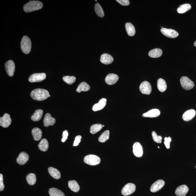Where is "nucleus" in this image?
<instances>
[{
  "instance_id": "49530a36",
  "label": "nucleus",
  "mask_w": 196,
  "mask_h": 196,
  "mask_svg": "<svg viewBox=\"0 0 196 196\" xmlns=\"http://www.w3.org/2000/svg\"><path fill=\"white\" fill-rule=\"evenodd\" d=\"M158 148H160V147L158 146Z\"/></svg>"
},
{
  "instance_id": "72a5a7b5",
  "label": "nucleus",
  "mask_w": 196,
  "mask_h": 196,
  "mask_svg": "<svg viewBox=\"0 0 196 196\" xmlns=\"http://www.w3.org/2000/svg\"><path fill=\"white\" fill-rule=\"evenodd\" d=\"M103 127V125L101 124L93 125L90 128V133L92 134H95L101 130Z\"/></svg>"
},
{
  "instance_id": "ea45409f",
  "label": "nucleus",
  "mask_w": 196,
  "mask_h": 196,
  "mask_svg": "<svg viewBox=\"0 0 196 196\" xmlns=\"http://www.w3.org/2000/svg\"><path fill=\"white\" fill-rule=\"evenodd\" d=\"M164 144L165 145L166 148L168 149H169L170 142L172 141L171 137H168V138L167 137H165L164 138Z\"/></svg>"
},
{
  "instance_id": "c9c22d12",
  "label": "nucleus",
  "mask_w": 196,
  "mask_h": 196,
  "mask_svg": "<svg viewBox=\"0 0 196 196\" xmlns=\"http://www.w3.org/2000/svg\"><path fill=\"white\" fill-rule=\"evenodd\" d=\"M95 9L96 13L98 16L101 17L104 16V13L103 9L99 3L96 4Z\"/></svg>"
},
{
  "instance_id": "79ce46f5",
  "label": "nucleus",
  "mask_w": 196,
  "mask_h": 196,
  "mask_svg": "<svg viewBox=\"0 0 196 196\" xmlns=\"http://www.w3.org/2000/svg\"><path fill=\"white\" fill-rule=\"evenodd\" d=\"M68 132L67 130H66L64 131L63 133H62V142H64L66 141L68 138Z\"/></svg>"
},
{
  "instance_id": "412c9836",
  "label": "nucleus",
  "mask_w": 196,
  "mask_h": 196,
  "mask_svg": "<svg viewBox=\"0 0 196 196\" xmlns=\"http://www.w3.org/2000/svg\"><path fill=\"white\" fill-rule=\"evenodd\" d=\"M160 113L159 110L156 109H152L148 112L143 114L142 117L150 118L156 117L159 116Z\"/></svg>"
},
{
  "instance_id": "f03ea898",
  "label": "nucleus",
  "mask_w": 196,
  "mask_h": 196,
  "mask_svg": "<svg viewBox=\"0 0 196 196\" xmlns=\"http://www.w3.org/2000/svg\"><path fill=\"white\" fill-rule=\"evenodd\" d=\"M43 3L40 1H30L25 4L23 7V9L26 13L31 12L38 10L42 8Z\"/></svg>"
},
{
  "instance_id": "f3484780",
  "label": "nucleus",
  "mask_w": 196,
  "mask_h": 196,
  "mask_svg": "<svg viewBox=\"0 0 196 196\" xmlns=\"http://www.w3.org/2000/svg\"><path fill=\"white\" fill-rule=\"evenodd\" d=\"M189 190V188L187 186L182 185L176 188L175 194L177 196H185Z\"/></svg>"
},
{
  "instance_id": "b1692460",
  "label": "nucleus",
  "mask_w": 196,
  "mask_h": 196,
  "mask_svg": "<svg viewBox=\"0 0 196 196\" xmlns=\"http://www.w3.org/2000/svg\"><path fill=\"white\" fill-rule=\"evenodd\" d=\"M162 54V51L161 49L156 48L150 51L149 55L151 58H158L161 56Z\"/></svg>"
},
{
  "instance_id": "e433bc0d",
  "label": "nucleus",
  "mask_w": 196,
  "mask_h": 196,
  "mask_svg": "<svg viewBox=\"0 0 196 196\" xmlns=\"http://www.w3.org/2000/svg\"><path fill=\"white\" fill-rule=\"evenodd\" d=\"M62 79L64 82L69 85L73 84L76 80V78L74 76H65L62 78Z\"/></svg>"
},
{
  "instance_id": "4468645a",
  "label": "nucleus",
  "mask_w": 196,
  "mask_h": 196,
  "mask_svg": "<svg viewBox=\"0 0 196 196\" xmlns=\"http://www.w3.org/2000/svg\"><path fill=\"white\" fill-rule=\"evenodd\" d=\"M119 79V76L116 74H108L106 76L105 78V81L108 85H112L116 83Z\"/></svg>"
},
{
  "instance_id": "4be33fe9",
  "label": "nucleus",
  "mask_w": 196,
  "mask_h": 196,
  "mask_svg": "<svg viewBox=\"0 0 196 196\" xmlns=\"http://www.w3.org/2000/svg\"><path fill=\"white\" fill-rule=\"evenodd\" d=\"M32 134L35 141H38L42 138V132L40 129L38 127H35L32 130Z\"/></svg>"
},
{
  "instance_id": "a19ab883",
  "label": "nucleus",
  "mask_w": 196,
  "mask_h": 196,
  "mask_svg": "<svg viewBox=\"0 0 196 196\" xmlns=\"http://www.w3.org/2000/svg\"><path fill=\"white\" fill-rule=\"evenodd\" d=\"M5 185L3 184V176L2 174H0V191H2L4 189Z\"/></svg>"
},
{
  "instance_id": "37998d69",
  "label": "nucleus",
  "mask_w": 196,
  "mask_h": 196,
  "mask_svg": "<svg viewBox=\"0 0 196 196\" xmlns=\"http://www.w3.org/2000/svg\"><path fill=\"white\" fill-rule=\"evenodd\" d=\"M116 1L123 6H128L130 4V2L128 0H117Z\"/></svg>"
},
{
  "instance_id": "393cba45",
  "label": "nucleus",
  "mask_w": 196,
  "mask_h": 196,
  "mask_svg": "<svg viewBox=\"0 0 196 196\" xmlns=\"http://www.w3.org/2000/svg\"><path fill=\"white\" fill-rule=\"evenodd\" d=\"M125 28L129 36H134L136 33V30L134 25L132 23H127L125 24Z\"/></svg>"
},
{
  "instance_id": "aec40b11",
  "label": "nucleus",
  "mask_w": 196,
  "mask_h": 196,
  "mask_svg": "<svg viewBox=\"0 0 196 196\" xmlns=\"http://www.w3.org/2000/svg\"><path fill=\"white\" fill-rule=\"evenodd\" d=\"M113 57L109 54H104L101 56L100 62L104 64H111L113 62Z\"/></svg>"
},
{
  "instance_id": "f257e3e1",
  "label": "nucleus",
  "mask_w": 196,
  "mask_h": 196,
  "mask_svg": "<svg viewBox=\"0 0 196 196\" xmlns=\"http://www.w3.org/2000/svg\"><path fill=\"white\" fill-rule=\"evenodd\" d=\"M30 95L33 99L37 101H43L50 97L48 91L40 88L33 90L31 92Z\"/></svg>"
},
{
  "instance_id": "f8f14e48",
  "label": "nucleus",
  "mask_w": 196,
  "mask_h": 196,
  "mask_svg": "<svg viewBox=\"0 0 196 196\" xmlns=\"http://www.w3.org/2000/svg\"><path fill=\"white\" fill-rule=\"evenodd\" d=\"M165 182L162 179L158 180L152 184L150 187V191L152 193H155L164 187Z\"/></svg>"
},
{
  "instance_id": "7c9ffc66",
  "label": "nucleus",
  "mask_w": 196,
  "mask_h": 196,
  "mask_svg": "<svg viewBox=\"0 0 196 196\" xmlns=\"http://www.w3.org/2000/svg\"><path fill=\"white\" fill-rule=\"evenodd\" d=\"M49 193L50 196H65L63 192L56 188H51L49 190Z\"/></svg>"
},
{
  "instance_id": "ddd939ff",
  "label": "nucleus",
  "mask_w": 196,
  "mask_h": 196,
  "mask_svg": "<svg viewBox=\"0 0 196 196\" xmlns=\"http://www.w3.org/2000/svg\"><path fill=\"white\" fill-rule=\"evenodd\" d=\"M133 152L134 155L137 157H141L143 154L142 147L138 142H136L133 145Z\"/></svg>"
},
{
  "instance_id": "c03bdc74",
  "label": "nucleus",
  "mask_w": 196,
  "mask_h": 196,
  "mask_svg": "<svg viewBox=\"0 0 196 196\" xmlns=\"http://www.w3.org/2000/svg\"><path fill=\"white\" fill-rule=\"evenodd\" d=\"M194 46L196 47V40L195 41L194 43Z\"/></svg>"
},
{
  "instance_id": "6ab92c4d",
  "label": "nucleus",
  "mask_w": 196,
  "mask_h": 196,
  "mask_svg": "<svg viewBox=\"0 0 196 196\" xmlns=\"http://www.w3.org/2000/svg\"><path fill=\"white\" fill-rule=\"evenodd\" d=\"M196 111L194 109H190L186 111L182 115V118L185 121H188L191 120L195 117Z\"/></svg>"
},
{
  "instance_id": "39448f33",
  "label": "nucleus",
  "mask_w": 196,
  "mask_h": 196,
  "mask_svg": "<svg viewBox=\"0 0 196 196\" xmlns=\"http://www.w3.org/2000/svg\"><path fill=\"white\" fill-rule=\"evenodd\" d=\"M180 82L182 87L186 90H190L194 87V82L186 76H183L181 78Z\"/></svg>"
},
{
  "instance_id": "4c0bfd02",
  "label": "nucleus",
  "mask_w": 196,
  "mask_h": 196,
  "mask_svg": "<svg viewBox=\"0 0 196 196\" xmlns=\"http://www.w3.org/2000/svg\"><path fill=\"white\" fill-rule=\"evenodd\" d=\"M152 136L154 141L157 143H161L162 142V137L161 136H158L156 133L154 131L152 132Z\"/></svg>"
},
{
  "instance_id": "de8ad7c7",
  "label": "nucleus",
  "mask_w": 196,
  "mask_h": 196,
  "mask_svg": "<svg viewBox=\"0 0 196 196\" xmlns=\"http://www.w3.org/2000/svg\"></svg>"
},
{
  "instance_id": "473e14b6",
  "label": "nucleus",
  "mask_w": 196,
  "mask_h": 196,
  "mask_svg": "<svg viewBox=\"0 0 196 196\" xmlns=\"http://www.w3.org/2000/svg\"><path fill=\"white\" fill-rule=\"evenodd\" d=\"M26 180L29 185H35L36 181V176L34 173L29 174L27 176Z\"/></svg>"
},
{
  "instance_id": "a211bd4d",
  "label": "nucleus",
  "mask_w": 196,
  "mask_h": 196,
  "mask_svg": "<svg viewBox=\"0 0 196 196\" xmlns=\"http://www.w3.org/2000/svg\"><path fill=\"white\" fill-rule=\"evenodd\" d=\"M107 100L105 98L101 99L98 103L93 105L92 110L93 111H96L101 110L107 104Z\"/></svg>"
},
{
  "instance_id": "423d86ee",
  "label": "nucleus",
  "mask_w": 196,
  "mask_h": 196,
  "mask_svg": "<svg viewBox=\"0 0 196 196\" xmlns=\"http://www.w3.org/2000/svg\"><path fill=\"white\" fill-rule=\"evenodd\" d=\"M136 190V186L134 184L129 183L124 186L121 192L123 196H128L134 193Z\"/></svg>"
},
{
  "instance_id": "c85d7f7f",
  "label": "nucleus",
  "mask_w": 196,
  "mask_h": 196,
  "mask_svg": "<svg viewBox=\"0 0 196 196\" xmlns=\"http://www.w3.org/2000/svg\"><path fill=\"white\" fill-rule=\"evenodd\" d=\"M90 89L89 85L86 82H83L78 85L76 91L78 93H80L82 92H87L89 91Z\"/></svg>"
},
{
  "instance_id": "a878e982",
  "label": "nucleus",
  "mask_w": 196,
  "mask_h": 196,
  "mask_svg": "<svg viewBox=\"0 0 196 196\" xmlns=\"http://www.w3.org/2000/svg\"><path fill=\"white\" fill-rule=\"evenodd\" d=\"M157 88L159 91L162 92L165 91L167 89V84L166 82L164 79L162 78H159L157 81Z\"/></svg>"
},
{
  "instance_id": "9b49d317",
  "label": "nucleus",
  "mask_w": 196,
  "mask_h": 196,
  "mask_svg": "<svg viewBox=\"0 0 196 196\" xmlns=\"http://www.w3.org/2000/svg\"><path fill=\"white\" fill-rule=\"evenodd\" d=\"M11 121L10 115L5 113L2 117L0 118V126L4 128H7L11 125Z\"/></svg>"
},
{
  "instance_id": "0eeeda50",
  "label": "nucleus",
  "mask_w": 196,
  "mask_h": 196,
  "mask_svg": "<svg viewBox=\"0 0 196 196\" xmlns=\"http://www.w3.org/2000/svg\"><path fill=\"white\" fill-rule=\"evenodd\" d=\"M46 77V74L45 73H35L29 76L28 80L31 83L41 82L44 80Z\"/></svg>"
},
{
  "instance_id": "c756f323",
  "label": "nucleus",
  "mask_w": 196,
  "mask_h": 196,
  "mask_svg": "<svg viewBox=\"0 0 196 196\" xmlns=\"http://www.w3.org/2000/svg\"><path fill=\"white\" fill-rule=\"evenodd\" d=\"M43 112V111L42 109L37 110L31 116V119L34 121H38L40 120L42 117Z\"/></svg>"
},
{
  "instance_id": "58836bf2",
  "label": "nucleus",
  "mask_w": 196,
  "mask_h": 196,
  "mask_svg": "<svg viewBox=\"0 0 196 196\" xmlns=\"http://www.w3.org/2000/svg\"><path fill=\"white\" fill-rule=\"evenodd\" d=\"M82 138V137L80 135H78L76 136L75 138V140H74V144L73 146H77L79 145L80 143L81 142V139Z\"/></svg>"
},
{
  "instance_id": "cd10ccee",
  "label": "nucleus",
  "mask_w": 196,
  "mask_h": 196,
  "mask_svg": "<svg viewBox=\"0 0 196 196\" xmlns=\"http://www.w3.org/2000/svg\"><path fill=\"white\" fill-rule=\"evenodd\" d=\"M68 187L72 191L76 193L79 191L80 189L79 185L75 180L69 181Z\"/></svg>"
},
{
  "instance_id": "9d476101",
  "label": "nucleus",
  "mask_w": 196,
  "mask_h": 196,
  "mask_svg": "<svg viewBox=\"0 0 196 196\" xmlns=\"http://www.w3.org/2000/svg\"><path fill=\"white\" fill-rule=\"evenodd\" d=\"M160 31L163 34L168 38H175L178 37L179 34L178 32L174 29L162 28Z\"/></svg>"
},
{
  "instance_id": "2f4dec72",
  "label": "nucleus",
  "mask_w": 196,
  "mask_h": 196,
  "mask_svg": "<svg viewBox=\"0 0 196 196\" xmlns=\"http://www.w3.org/2000/svg\"><path fill=\"white\" fill-rule=\"evenodd\" d=\"M191 6L189 4H185L180 6L178 8L177 11L178 13H183L191 9Z\"/></svg>"
},
{
  "instance_id": "20e7f679",
  "label": "nucleus",
  "mask_w": 196,
  "mask_h": 196,
  "mask_svg": "<svg viewBox=\"0 0 196 196\" xmlns=\"http://www.w3.org/2000/svg\"><path fill=\"white\" fill-rule=\"evenodd\" d=\"M84 160L85 163L91 166L97 165L101 162V159L99 157L93 154L86 156L84 158Z\"/></svg>"
},
{
  "instance_id": "1a4fd4ad",
  "label": "nucleus",
  "mask_w": 196,
  "mask_h": 196,
  "mask_svg": "<svg viewBox=\"0 0 196 196\" xmlns=\"http://www.w3.org/2000/svg\"><path fill=\"white\" fill-rule=\"evenodd\" d=\"M5 67L7 73L10 77H12L14 74L15 70V64L13 61L9 60L6 62Z\"/></svg>"
},
{
  "instance_id": "2eb2a0df",
  "label": "nucleus",
  "mask_w": 196,
  "mask_h": 196,
  "mask_svg": "<svg viewBox=\"0 0 196 196\" xmlns=\"http://www.w3.org/2000/svg\"><path fill=\"white\" fill-rule=\"evenodd\" d=\"M56 123V119L52 117L50 113H47L45 115L43 123L45 127H48L49 126H52Z\"/></svg>"
},
{
  "instance_id": "bb28decb",
  "label": "nucleus",
  "mask_w": 196,
  "mask_h": 196,
  "mask_svg": "<svg viewBox=\"0 0 196 196\" xmlns=\"http://www.w3.org/2000/svg\"><path fill=\"white\" fill-rule=\"evenodd\" d=\"M49 144L48 141L46 139H43L38 145L39 150L43 152H46L48 150Z\"/></svg>"
},
{
  "instance_id": "f704fd0d",
  "label": "nucleus",
  "mask_w": 196,
  "mask_h": 196,
  "mask_svg": "<svg viewBox=\"0 0 196 196\" xmlns=\"http://www.w3.org/2000/svg\"><path fill=\"white\" fill-rule=\"evenodd\" d=\"M110 132L108 130H106L101 135L99 138V141L100 142H105L109 138Z\"/></svg>"
},
{
  "instance_id": "dca6fc26",
  "label": "nucleus",
  "mask_w": 196,
  "mask_h": 196,
  "mask_svg": "<svg viewBox=\"0 0 196 196\" xmlns=\"http://www.w3.org/2000/svg\"><path fill=\"white\" fill-rule=\"evenodd\" d=\"M29 160V156L28 154L25 152H21L17 158V163L20 165H24Z\"/></svg>"
},
{
  "instance_id": "7ed1b4c3",
  "label": "nucleus",
  "mask_w": 196,
  "mask_h": 196,
  "mask_svg": "<svg viewBox=\"0 0 196 196\" xmlns=\"http://www.w3.org/2000/svg\"><path fill=\"white\" fill-rule=\"evenodd\" d=\"M31 42L29 37L24 36L23 37L21 42V49L22 51L25 54H28L31 51Z\"/></svg>"
},
{
  "instance_id": "5701e85b",
  "label": "nucleus",
  "mask_w": 196,
  "mask_h": 196,
  "mask_svg": "<svg viewBox=\"0 0 196 196\" xmlns=\"http://www.w3.org/2000/svg\"><path fill=\"white\" fill-rule=\"evenodd\" d=\"M48 171L51 176L54 179H58L61 178L60 172L56 168L53 167H50L48 168Z\"/></svg>"
},
{
  "instance_id": "a18cd8bd",
  "label": "nucleus",
  "mask_w": 196,
  "mask_h": 196,
  "mask_svg": "<svg viewBox=\"0 0 196 196\" xmlns=\"http://www.w3.org/2000/svg\"><path fill=\"white\" fill-rule=\"evenodd\" d=\"M103 127H104V125H103Z\"/></svg>"
},
{
  "instance_id": "6e6552de",
  "label": "nucleus",
  "mask_w": 196,
  "mask_h": 196,
  "mask_svg": "<svg viewBox=\"0 0 196 196\" xmlns=\"http://www.w3.org/2000/svg\"><path fill=\"white\" fill-rule=\"evenodd\" d=\"M139 89L141 93L145 95H149L152 92L151 85L147 81H144L141 83Z\"/></svg>"
}]
</instances>
